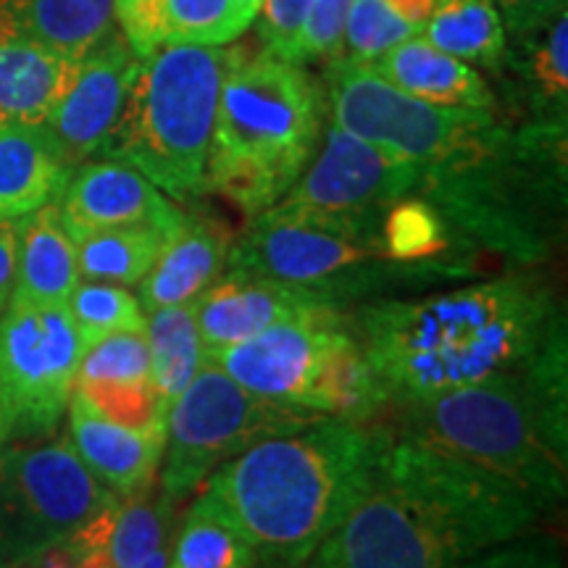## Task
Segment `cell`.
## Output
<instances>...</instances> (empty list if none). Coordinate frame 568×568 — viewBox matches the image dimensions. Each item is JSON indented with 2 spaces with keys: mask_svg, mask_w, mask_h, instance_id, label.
Wrapping results in <instances>:
<instances>
[{
  "mask_svg": "<svg viewBox=\"0 0 568 568\" xmlns=\"http://www.w3.org/2000/svg\"><path fill=\"white\" fill-rule=\"evenodd\" d=\"M351 318L385 410L521 372L568 347L564 301L531 274L385 297L355 305Z\"/></svg>",
  "mask_w": 568,
  "mask_h": 568,
  "instance_id": "cell-1",
  "label": "cell"
},
{
  "mask_svg": "<svg viewBox=\"0 0 568 568\" xmlns=\"http://www.w3.org/2000/svg\"><path fill=\"white\" fill-rule=\"evenodd\" d=\"M548 508L516 481L389 435L372 485L311 564L456 568L529 535Z\"/></svg>",
  "mask_w": 568,
  "mask_h": 568,
  "instance_id": "cell-2",
  "label": "cell"
},
{
  "mask_svg": "<svg viewBox=\"0 0 568 568\" xmlns=\"http://www.w3.org/2000/svg\"><path fill=\"white\" fill-rule=\"evenodd\" d=\"M387 443V429L324 416L247 447L203 487L243 529L255 568H305L372 485Z\"/></svg>",
  "mask_w": 568,
  "mask_h": 568,
  "instance_id": "cell-3",
  "label": "cell"
},
{
  "mask_svg": "<svg viewBox=\"0 0 568 568\" xmlns=\"http://www.w3.org/2000/svg\"><path fill=\"white\" fill-rule=\"evenodd\" d=\"M397 432L516 481L556 508L568 477V347L521 372L395 408Z\"/></svg>",
  "mask_w": 568,
  "mask_h": 568,
  "instance_id": "cell-4",
  "label": "cell"
},
{
  "mask_svg": "<svg viewBox=\"0 0 568 568\" xmlns=\"http://www.w3.org/2000/svg\"><path fill=\"white\" fill-rule=\"evenodd\" d=\"M324 122V88L301 63L232 45L203 193L226 197L251 219L268 211L314 159Z\"/></svg>",
  "mask_w": 568,
  "mask_h": 568,
  "instance_id": "cell-5",
  "label": "cell"
},
{
  "mask_svg": "<svg viewBox=\"0 0 568 568\" xmlns=\"http://www.w3.org/2000/svg\"><path fill=\"white\" fill-rule=\"evenodd\" d=\"M464 243L537 264L564 237L566 119L497 130L477 151L424 172L418 193Z\"/></svg>",
  "mask_w": 568,
  "mask_h": 568,
  "instance_id": "cell-6",
  "label": "cell"
},
{
  "mask_svg": "<svg viewBox=\"0 0 568 568\" xmlns=\"http://www.w3.org/2000/svg\"><path fill=\"white\" fill-rule=\"evenodd\" d=\"M232 45H159L142 55L101 159L122 161L163 195H203L213 119Z\"/></svg>",
  "mask_w": 568,
  "mask_h": 568,
  "instance_id": "cell-7",
  "label": "cell"
},
{
  "mask_svg": "<svg viewBox=\"0 0 568 568\" xmlns=\"http://www.w3.org/2000/svg\"><path fill=\"white\" fill-rule=\"evenodd\" d=\"M240 387L316 416L372 424L385 410L351 308L297 314L247 343L203 355Z\"/></svg>",
  "mask_w": 568,
  "mask_h": 568,
  "instance_id": "cell-8",
  "label": "cell"
},
{
  "mask_svg": "<svg viewBox=\"0 0 568 568\" xmlns=\"http://www.w3.org/2000/svg\"><path fill=\"white\" fill-rule=\"evenodd\" d=\"M379 222H272L255 216L243 237L230 245L226 268L308 290L339 308L471 276V268L458 264H400L382 243Z\"/></svg>",
  "mask_w": 568,
  "mask_h": 568,
  "instance_id": "cell-9",
  "label": "cell"
},
{
  "mask_svg": "<svg viewBox=\"0 0 568 568\" xmlns=\"http://www.w3.org/2000/svg\"><path fill=\"white\" fill-rule=\"evenodd\" d=\"M316 418L324 416L266 400L203 361L201 372L169 410L159 493L176 508L230 458Z\"/></svg>",
  "mask_w": 568,
  "mask_h": 568,
  "instance_id": "cell-10",
  "label": "cell"
},
{
  "mask_svg": "<svg viewBox=\"0 0 568 568\" xmlns=\"http://www.w3.org/2000/svg\"><path fill=\"white\" fill-rule=\"evenodd\" d=\"M326 98L332 124L424 172L477 151L500 130L493 111L418 101L343 55L329 61Z\"/></svg>",
  "mask_w": 568,
  "mask_h": 568,
  "instance_id": "cell-11",
  "label": "cell"
},
{
  "mask_svg": "<svg viewBox=\"0 0 568 568\" xmlns=\"http://www.w3.org/2000/svg\"><path fill=\"white\" fill-rule=\"evenodd\" d=\"M69 437L0 447V568L30 564L113 500Z\"/></svg>",
  "mask_w": 568,
  "mask_h": 568,
  "instance_id": "cell-12",
  "label": "cell"
},
{
  "mask_svg": "<svg viewBox=\"0 0 568 568\" xmlns=\"http://www.w3.org/2000/svg\"><path fill=\"white\" fill-rule=\"evenodd\" d=\"M84 347L67 305L9 297L0 314V435L34 443L67 416Z\"/></svg>",
  "mask_w": 568,
  "mask_h": 568,
  "instance_id": "cell-13",
  "label": "cell"
},
{
  "mask_svg": "<svg viewBox=\"0 0 568 568\" xmlns=\"http://www.w3.org/2000/svg\"><path fill=\"white\" fill-rule=\"evenodd\" d=\"M314 163L272 209V222L366 224L382 219L389 203L416 195L424 182L418 163L403 161L372 142L329 124ZM255 219V216H253Z\"/></svg>",
  "mask_w": 568,
  "mask_h": 568,
  "instance_id": "cell-14",
  "label": "cell"
},
{
  "mask_svg": "<svg viewBox=\"0 0 568 568\" xmlns=\"http://www.w3.org/2000/svg\"><path fill=\"white\" fill-rule=\"evenodd\" d=\"M138 67L140 59L122 32H113L80 61L74 82L42 124L71 169L101 159L124 111Z\"/></svg>",
  "mask_w": 568,
  "mask_h": 568,
  "instance_id": "cell-15",
  "label": "cell"
},
{
  "mask_svg": "<svg viewBox=\"0 0 568 568\" xmlns=\"http://www.w3.org/2000/svg\"><path fill=\"white\" fill-rule=\"evenodd\" d=\"M55 205L74 243L92 232L132 224L174 232L184 219L180 205L148 176L113 159H92L71 169Z\"/></svg>",
  "mask_w": 568,
  "mask_h": 568,
  "instance_id": "cell-16",
  "label": "cell"
},
{
  "mask_svg": "<svg viewBox=\"0 0 568 568\" xmlns=\"http://www.w3.org/2000/svg\"><path fill=\"white\" fill-rule=\"evenodd\" d=\"M324 305L335 303L266 276L224 268V274L195 297V324L201 332L203 355L247 343L284 318L308 314Z\"/></svg>",
  "mask_w": 568,
  "mask_h": 568,
  "instance_id": "cell-17",
  "label": "cell"
},
{
  "mask_svg": "<svg viewBox=\"0 0 568 568\" xmlns=\"http://www.w3.org/2000/svg\"><path fill=\"white\" fill-rule=\"evenodd\" d=\"M74 395L122 426L166 432L169 418L153 389L148 332H119L90 345L77 366Z\"/></svg>",
  "mask_w": 568,
  "mask_h": 568,
  "instance_id": "cell-18",
  "label": "cell"
},
{
  "mask_svg": "<svg viewBox=\"0 0 568 568\" xmlns=\"http://www.w3.org/2000/svg\"><path fill=\"white\" fill-rule=\"evenodd\" d=\"M174 506L159 485L130 497H113L63 542L77 556L101 552L111 568H166L174 542Z\"/></svg>",
  "mask_w": 568,
  "mask_h": 568,
  "instance_id": "cell-19",
  "label": "cell"
},
{
  "mask_svg": "<svg viewBox=\"0 0 568 568\" xmlns=\"http://www.w3.org/2000/svg\"><path fill=\"white\" fill-rule=\"evenodd\" d=\"M67 414L71 447L92 477L113 495L130 497L159 485L166 432L132 429L111 422L74 393Z\"/></svg>",
  "mask_w": 568,
  "mask_h": 568,
  "instance_id": "cell-20",
  "label": "cell"
},
{
  "mask_svg": "<svg viewBox=\"0 0 568 568\" xmlns=\"http://www.w3.org/2000/svg\"><path fill=\"white\" fill-rule=\"evenodd\" d=\"M230 237L216 224L184 213L169 234L151 272L142 276L138 301L145 314L169 305L193 303L226 268Z\"/></svg>",
  "mask_w": 568,
  "mask_h": 568,
  "instance_id": "cell-21",
  "label": "cell"
},
{
  "mask_svg": "<svg viewBox=\"0 0 568 568\" xmlns=\"http://www.w3.org/2000/svg\"><path fill=\"white\" fill-rule=\"evenodd\" d=\"M366 67L418 101L485 111H493L495 105L493 90L477 69H471L456 55L443 53L418 34L403 40L400 45Z\"/></svg>",
  "mask_w": 568,
  "mask_h": 568,
  "instance_id": "cell-22",
  "label": "cell"
},
{
  "mask_svg": "<svg viewBox=\"0 0 568 568\" xmlns=\"http://www.w3.org/2000/svg\"><path fill=\"white\" fill-rule=\"evenodd\" d=\"M0 21L42 51L82 61L116 32V0H0Z\"/></svg>",
  "mask_w": 568,
  "mask_h": 568,
  "instance_id": "cell-23",
  "label": "cell"
},
{
  "mask_svg": "<svg viewBox=\"0 0 568 568\" xmlns=\"http://www.w3.org/2000/svg\"><path fill=\"white\" fill-rule=\"evenodd\" d=\"M69 174L45 126L0 122V219H21L53 203Z\"/></svg>",
  "mask_w": 568,
  "mask_h": 568,
  "instance_id": "cell-24",
  "label": "cell"
},
{
  "mask_svg": "<svg viewBox=\"0 0 568 568\" xmlns=\"http://www.w3.org/2000/svg\"><path fill=\"white\" fill-rule=\"evenodd\" d=\"M19 251L17 276L11 297L40 305H67L80 284L77 268V243L69 237L59 216V205L42 209L17 219Z\"/></svg>",
  "mask_w": 568,
  "mask_h": 568,
  "instance_id": "cell-25",
  "label": "cell"
},
{
  "mask_svg": "<svg viewBox=\"0 0 568 568\" xmlns=\"http://www.w3.org/2000/svg\"><path fill=\"white\" fill-rule=\"evenodd\" d=\"M166 568H255V552L222 503L203 487L176 524Z\"/></svg>",
  "mask_w": 568,
  "mask_h": 568,
  "instance_id": "cell-26",
  "label": "cell"
},
{
  "mask_svg": "<svg viewBox=\"0 0 568 568\" xmlns=\"http://www.w3.org/2000/svg\"><path fill=\"white\" fill-rule=\"evenodd\" d=\"M148 347H151V376L163 416L203 366V343L195 324V301L169 305L148 314Z\"/></svg>",
  "mask_w": 568,
  "mask_h": 568,
  "instance_id": "cell-27",
  "label": "cell"
},
{
  "mask_svg": "<svg viewBox=\"0 0 568 568\" xmlns=\"http://www.w3.org/2000/svg\"><path fill=\"white\" fill-rule=\"evenodd\" d=\"M379 232L387 253L400 264L468 266V258L460 253L464 240L453 232L443 213L422 195H408L389 203L382 213Z\"/></svg>",
  "mask_w": 568,
  "mask_h": 568,
  "instance_id": "cell-28",
  "label": "cell"
},
{
  "mask_svg": "<svg viewBox=\"0 0 568 568\" xmlns=\"http://www.w3.org/2000/svg\"><path fill=\"white\" fill-rule=\"evenodd\" d=\"M172 232L153 224L113 226L77 240L80 280L132 287L151 272L163 243Z\"/></svg>",
  "mask_w": 568,
  "mask_h": 568,
  "instance_id": "cell-29",
  "label": "cell"
},
{
  "mask_svg": "<svg viewBox=\"0 0 568 568\" xmlns=\"http://www.w3.org/2000/svg\"><path fill=\"white\" fill-rule=\"evenodd\" d=\"M424 32L432 45L460 61L495 67L506 55V24L493 0H437Z\"/></svg>",
  "mask_w": 568,
  "mask_h": 568,
  "instance_id": "cell-30",
  "label": "cell"
},
{
  "mask_svg": "<svg viewBox=\"0 0 568 568\" xmlns=\"http://www.w3.org/2000/svg\"><path fill=\"white\" fill-rule=\"evenodd\" d=\"M161 45H230L255 21L237 0H155Z\"/></svg>",
  "mask_w": 568,
  "mask_h": 568,
  "instance_id": "cell-31",
  "label": "cell"
},
{
  "mask_svg": "<svg viewBox=\"0 0 568 568\" xmlns=\"http://www.w3.org/2000/svg\"><path fill=\"white\" fill-rule=\"evenodd\" d=\"M67 308L84 351L119 332H148V314L122 284L80 282Z\"/></svg>",
  "mask_w": 568,
  "mask_h": 568,
  "instance_id": "cell-32",
  "label": "cell"
},
{
  "mask_svg": "<svg viewBox=\"0 0 568 568\" xmlns=\"http://www.w3.org/2000/svg\"><path fill=\"white\" fill-rule=\"evenodd\" d=\"M422 27L410 24L395 13L385 0H353L351 13L345 21L343 34V59L353 63H372L400 45L403 40L414 38ZM337 55V59H339Z\"/></svg>",
  "mask_w": 568,
  "mask_h": 568,
  "instance_id": "cell-33",
  "label": "cell"
},
{
  "mask_svg": "<svg viewBox=\"0 0 568 568\" xmlns=\"http://www.w3.org/2000/svg\"><path fill=\"white\" fill-rule=\"evenodd\" d=\"M351 6L353 0H314L284 61L303 67V63L318 59H337L343 53V34Z\"/></svg>",
  "mask_w": 568,
  "mask_h": 568,
  "instance_id": "cell-34",
  "label": "cell"
},
{
  "mask_svg": "<svg viewBox=\"0 0 568 568\" xmlns=\"http://www.w3.org/2000/svg\"><path fill=\"white\" fill-rule=\"evenodd\" d=\"M529 77L539 101L550 103L556 116H566L568 98V17L560 13L545 30V38L531 51Z\"/></svg>",
  "mask_w": 568,
  "mask_h": 568,
  "instance_id": "cell-35",
  "label": "cell"
},
{
  "mask_svg": "<svg viewBox=\"0 0 568 568\" xmlns=\"http://www.w3.org/2000/svg\"><path fill=\"white\" fill-rule=\"evenodd\" d=\"M456 568H564V556L556 539L529 531L493 550L479 552Z\"/></svg>",
  "mask_w": 568,
  "mask_h": 568,
  "instance_id": "cell-36",
  "label": "cell"
},
{
  "mask_svg": "<svg viewBox=\"0 0 568 568\" xmlns=\"http://www.w3.org/2000/svg\"><path fill=\"white\" fill-rule=\"evenodd\" d=\"M311 3L314 0H264L261 3L258 38L264 40V48L268 53L280 55V59L287 55Z\"/></svg>",
  "mask_w": 568,
  "mask_h": 568,
  "instance_id": "cell-37",
  "label": "cell"
},
{
  "mask_svg": "<svg viewBox=\"0 0 568 568\" xmlns=\"http://www.w3.org/2000/svg\"><path fill=\"white\" fill-rule=\"evenodd\" d=\"M497 3L506 17L503 24L518 34L542 30L560 13H566V0H497Z\"/></svg>",
  "mask_w": 568,
  "mask_h": 568,
  "instance_id": "cell-38",
  "label": "cell"
},
{
  "mask_svg": "<svg viewBox=\"0 0 568 568\" xmlns=\"http://www.w3.org/2000/svg\"><path fill=\"white\" fill-rule=\"evenodd\" d=\"M21 82V45L9 27L0 21V116L9 109Z\"/></svg>",
  "mask_w": 568,
  "mask_h": 568,
  "instance_id": "cell-39",
  "label": "cell"
},
{
  "mask_svg": "<svg viewBox=\"0 0 568 568\" xmlns=\"http://www.w3.org/2000/svg\"><path fill=\"white\" fill-rule=\"evenodd\" d=\"M17 251H19V226L17 219H0V314L9 303L17 276Z\"/></svg>",
  "mask_w": 568,
  "mask_h": 568,
  "instance_id": "cell-40",
  "label": "cell"
},
{
  "mask_svg": "<svg viewBox=\"0 0 568 568\" xmlns=\"http://www.w3.org/2000/svg\"><path fill=\"white\" fill-rule=\"evenodd\" d=\"M19 568H80V558H77V552L67 542H59Z\"/></svg>",
  "mask_w": 568,
  "mask_h": 568,
  "instance_id": "cell-41",
  "label": "cell"
},
{
  "mask_svg": "<svg viewBox=\"0 0 568 568\" xmlns=\"http://www.w3.org/2000/svg\"><path fill=\"white\" fill-rule=\"evenodd\" d=\"M385 3L395 13H400L403 19L410 21V24L422 27L424 30L426 19H429V13H432V9H435L437 0H385Z\"/></svg>",
  "mask_w": 568,
  "mask_h": 568,
  "instance_id": "cell-42",
  "label": "cell"
},
{
  "mask_svg": "<svg viewBox=\"0 0 568 568\" xmlns=\"http://www.w3.org/2000/svg\"><path fill=\"white\" fill-rule=\"evenodd\" d=\"M240 6H243V9H247L251 13H255V17H258V9H261V3H264V0H237Z\"/></svg>",
  "mask_w": 568,
  "mask_h": 568,
  "instance_id": "cell-43",
  "label": "cell"
},
{
  "mask_svg": "<svg viewBox=\"0 0 568 568\" xmlns=\"http://www.w3.org/2000/svg\"><path fill=\"white\" fill-rule=\"evenodd\" d=\"M305 568H322V566H316V564H308Z\"/></svg>",
  "mask_w": 568,
  "mask_h": 568,
  "instance_id": "cell-44",
  "label": "cell"
},
{
  "mask_svg": "<svg viewBox=\"0 0 568 568\" xmlns=\"http://www.w3.org/2000/svg\"><path fill=\"white\" fill-rule=\"evenodd\" d=\"M3 445H6V443H3V435H0V447H3Z\"/></svg>",
  "mask_w": 568,
  "mask_h": 568,
  "instance_id": "cell-45",
  "label": "cell"
}]
</instances>
